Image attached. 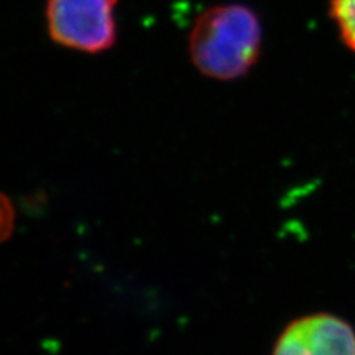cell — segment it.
<instances>
[{"instance_id":"6da1fadb","label":"cell","mask_w":355,"mask_h":355,"mask_svg":"<svg viewBox=\"0 0 355 355\" xmlns=\"http://www.w3.org/2000/svg\"><path fill=\"white\" fill-rule=\"evenodd\" d=\"M262 49L258 15L240 3L216 5L194 21L188 52L196 69L210 79L230 82L248 74Z\"/></svg>"},{"instance_id":"277c9868","label":"cell","mask_w":355,"mask_h":355,"mask_svg":"<svg viewBox=\"0 0 355 355\" xmlns=\"http://www.w3.org/2000/svg\"><path fill=\"white\" fill-rule=\"evenodd\" d=\"M329 12L342 43L355 53V0H330Z\"/></svg>"},{"instance_id":"5b68a950","label":"cell","mask_w":355,"mask_h":355,"mask_svg":"<svg viewBox=\"0 0 355 355\" xmlns=\"http://www.w3.org/2000/svg\"><path fill=\"white\" fill-rule=\"evenodd\" d=\"M14 228V207L10 200L0 193V243L5 241Z\"/></svg>"},{"instance_id":"3957f363","label":"cell","mask_w":355,"mask_h":355,"mask_svg":"<svg viewBox=\"0 0 355 355\" xmlns=\"http://www.w3.org/2000/svg\"><path fill=\"white\" fill-rule=\"evenodd\" d=\"M272 355H355V331L336 315H305L283 330Z\"/></svg>"},{"instance_id":"7a4b0ae2","label":"cell","mask_w":355,"mask_h":355,"mask_svg":"<svg viewBox=\"0 0 355 355\" xmlns=\"http://www.w3.org/2000/svg\"><path fill=\"white\" fill-rule=\"evenodd\" d=\"M119 0H46L49 37L62 48L99 53L113 46L117 36Z\"/></svg>"}]
</instances>
